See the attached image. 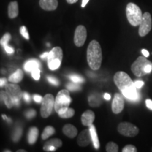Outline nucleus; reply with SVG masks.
Listing matches in <instances>:
<instances>
[{"instance_id":"obj_34","label":"nucleus","mask_w":152,"mask_h":152,"mask_svg":"<svg viewBox=\"0 0 152 152\" xmlns=\"http://www.w3.org/2000/svg\"><path fill=\"white\" fill-rule=\"evenodd\" d=\"M70 78H71L72 81L74 82V83H83V82L85 81V79L83 78V77H82L79 75H76L70 76Z\"/></svg>"},{"instance_id":"obj_13","label":"nucleus","mask_w":152,"mask_h":152,"mask_svg":"<svg viewBox=\"0 0 152 152\" xmlns=\"http://www.w3.org/2000/svg\"><path fill=\"white\" fill-rule=\"evenodd\" d=\"M92 142V136L90 128L86 129L80 133L77 137V144L80 147H85L88 146Z\"/></svg>"},{"instance_id":"obj_18","label":"nucleus","mask_w":152,"mask_h":152,"mask_svg":"<svg viewBox=\"0 0 152 152\" xmlns=\"http://www.w3.org/2000/svg\"><path fill=\"white\" fill-rule=\"evenodd\" d=\"M36 68H40V63L37 59H30L25 63L24 69L27 72H31Z\"/></svg>"},{"instance_id":"obj_38","label":"nucleus","mask_w":152,"mask_h":152,"mask_svg":"<svg viewBox=\"0 0 152 152\" xmlns=\"http://www.w3.org/2000/svg\"><path fill=\"white\" fill-rule=\"evenodd\" d=\"M23 96L24 100L26 101L28 103H30V101H31V97H30V95L28 94V92H24L23 94Z\"/></svg>"},{"instance_id":"obj_15","label":"nucleus","mask_w":152,"mask_h":152,"mask_svg":"<svg viewBox=\"0 0 152 152\" xmlns=\"http://www.w3.org/2000/svg\"><path fill=\"white\" fill-rule=\"evenodd\" d=\"M95 118L94 113L91 110H87L83 113L81 117V121L83 125L90 127L93 124Z\"/></svg>"},{"instance_id":"obj_26","label":"nucleus","mask_w":152,"mask_h":152,"mask_svg":"<svg viewBox=\"0 0 152 152\" xmlns=\"http://www.w3.org/2000/svg\"><path fill=\"white\" fill-rule=\"evenodd\" d=\"M106 150L107 152H118V146L117 144L113 142H110L106 144Z\"/></svg>"},{"instance_id":"obj_31","label":"nucleus","mask_w":152,"mask_h":152,"mask_svg":"<svg viewBox=\"0 0 152 152\" xmlns=\"http://www.w3.org/2000/svg\"><path fill=\"white\" fill-rule=\"evenodd\" d=\"M32 76L35 80H38L40 78V68H36L31 71Z\"/></svg>"},{"instance_id":"obj_40","label":"nucleus","mask_w":152,"mask_h":152,"mask_svg":"<svg viewBox=\"0 0 152 152\" xmlns=\"http://www.w3.org/2000/svg\"><path fill=\"white\" fill-rule=\"evenodd\" d=\"M33 99H34V100H35V102H37V103L42 102V99H43V98L41 96H39V95H37V94L34 95Z\"/></svg>"},{"instance_id":"obj_22","label":"nucleus","mask_w":152,"mask_h":152,"mask_svg":"<svg viewBox=\"0 0 152 152\" xmlns=\"http://www.w3.org/2000/svg\"><path fill=\"white\" fill-rule=\"evenodd\" d=\"M1 100L4 102L6 106L9 109H11L13 106H14L12 98L9 96L8 93L6 92V91H1Z\"/></svg>"},{"instance_id":"obj_41","label":"nucleus","mask_w":152,"mask_h":152,"mask_svg":"<svg viewBox=\"0 0 152 152\" xmlns=\"http://www.w3.org/2000/svg\"><path fill=\"white\" fill-rule=\"evenodd\" d=\"M145 103H146V106H147L148 109H151L152 111V100L149 99H147L145 101Z\"/></svg>"},{"instance_id":"obj_42","label":"nucleus","mask_w":152,"mask_h":152,"mask_svg":"<svg viewBox=\"0 0 152 152\" xmlns=\"http://www.w3.org/2000/svg\"><path fill=\"white\" fill-rule=\"evenodd\" d=\"M7 80L4 78V77H1V80H0V86L1 87H3V86H5L6 84H7Z\"/></svg>"},{"instance_id":"obj_21","label":"nucleus","mask_w":152,"mask_h":152,"mask_svg":"<svg viewBox=\"0 0 152 152\" xmlns=\"http://www.w3.org/2000/svg\"><path fill=\"white\" fill-rule=\"evenodd\" d=\"M23 77V73L20 69H18L17 71L10 75L9 77V81L13 83H18L22 80Z\"/></svg>"},{"instance_id":"obj_10","label":"nucleus","mask_w":152,"mask_h":152,"mask_svg":"<svg viewBox=\"0 0 152 152\" xmlns=\"http://www.w3.org/2000/svg\"><path fill=\"white\" fill-rule=\"evenodd\" d=\"M152 27L151 16L149 12H145L142 16V21L139 28V35L140 37H144L151 31Z\"/></svg>"},{"instance_id":"obj_25","label":"nucleus","mask_w":152,"mask_h":152,"mask_svg":"<svg viewBox=\"0 0 152 152\" xmlns=\"http://www.w3.org/2000/svg\"><path fill=\"white\" fill-rule=\"evenodd\" d=\"M55 133V129L52 126H47L44 130L42 134V140H47L49 137L53 135Z\"/></svg>"},{"instance_id":"obj_7","label":"nucleus","mask_w":152,"mask_h":152,"mask_svg":"<svg viewBox=\"0 0 152 152\" xmlns=\"http://www.w3.org/2000/svg\"><path fill=\"white\" fill-rule=\"evenodd\" d=\"M55 99L51 94H47L43 97L41 104L40 113L42 118H48L52 113V110L54 108Z\"/></svg>"},{"instance_id":"obj_29","label":"nucleus","mask_w":152,"mask_h":152,"mask_svg":"<svg viewBox=\"0 0 152 152\" xmlns=\"http://www.w3.org/2000/svg\"><path fill=\"white\" fill-rule=\"evenodd\" d=\"M79 83H68L67 85H66V87L68 90L71 91H75V90H80L81 87L80 85H78Z\"/></svg>"},{"instance_id":"obj_19","label":"nucleus","mask_w":152,"mask_h":152,"mask_svg":"<svg viewBox=\"0 0 152 152\" xmlns=\"http://www.w3.org/2000/svg\"><path fill=\"white\" fill-rule=\"evenodd\" d=\"M39 130L36 127H32L30 128L28 132V142L30 144H34L37 141Z\"/></svg>"},{"instance_id":"obj_49","label":"nucleus","mask_w":152,"mask_h":152,"mask_svg":"<svg viewBox=\"0 0 152 152\" xmlns=\"http://www.w3.org/2000/svg\"><path fill=\"white\" fill-rule=\"evenodd\" d=\"M1 116H2V118H4V120H6V121H11L10 118H9L7 117V115H1Z\"/></svg>"},{"instance_id":"obj_3","label":"nucleus","mask_w":152,"mask_h":152,"mask_svg":"<svg viewBox=\"0 0 152 152\" xmlns=\"http://www.w3.org/2000/svg\"><path fill=\"white\" fill-rule=\"evenodd\" d=\"M131 71L137 77H142L152 71V63L145 56H139L132 64Z\"/></svg>"},{"instance_id":"obj_43","label":"nucleus","mask_w":152,"mask_h":152,"mask_svg":"<svg viewBox=\"0 0 152 152\" xmlns=\"http://www.w3.org/2000/svg\"><path fill=\"white\" fill-rule=\"evenodd\" d=\"M142 54L144 55V56H145L146 58H147V57L149 56V52H148L147 50H146V49H142Z\"/></svg>"},{"instance_id":"obj_11","label":"nucleus","mask_w":152,"mask_h":152,"mask_svg":"<svg viewBox=\"0 0 152 152\" xmlns=\"http://www.w3.org/2000/svg\"><path fill=\"white\" fill-rule=\"evenodd\" d=\"M87 39V29L84 26H80L76 28L74 35V43L77 47H83Z\"/></svg>"},{"instance_id":"obj_48","label":"nucleus","mask_w":152,"mask_h":152,"mask_svg":"<svg viewBox=\"0 0 152 152\" xmlns=\"http://www.w3.org/2000/svg\"><path fill=\"white\" fill-rule=\"evenodd\" d=\"M66 1H67V2L68 4H75V3L77 2L78 0H66Z\"/></svg>"},{"instance_id":"obj_24","label":"nucleus","mask_w":152,"mask_h":152,"mask_svg":"<svg viewBox=\"0 0 152 152\" xmlns=\"http://www.w3.org/2000/svg\"><path fill=\"white\" fill-rule=\"evenodd\" d=\"M102 103L100 96L98 94H92L89 96V104L92 107H96Z\"/></svg>"},{"instance_id":"obj_1","label":"nucleus","mask_w":152,"mask_h":152,"mask_svg":"<svg viewBox=\"0 0 152 152\" xmlns=\"http://www.w3.org/2000/svg\"><path fill=\"white\" fill-rule=\"evenodd\" d=\"M113 80L127 99L132 102H137L140 99V94L137 91V87L126 73L123 71L117 72L114 75Z\"/></svg>"},{"instance_id":"obj_30","label":"nucleus","mask_w":152,"mask_h":152,"mask_svg":"<svg viewBox=\"0 0 152 152\" xmlns=\"http://www.w3.org/2000/svg\"><path fill=\"white\" fill-rule=\"evenodd\" d=\"M11 35L10 33H5L4 35H3V37L1 38V41H0V42H1V45H2V46H5V45H8V42L11 39Z\"/></svg>"},{"instance_id":"obj_8","label":"nucleus","mask_w":152,"mask_h":152,"mask_svg":"<svg viewBox=\"0 0 152 152\" xmlns=\"http://www.w3.org/2000/svg\"><path fill=\"white\" fill-rule=\"evenodd\" d=\"M5 91L8 93L9 96L12 98L14 102V106H19L20 104V100L21 99L23 94L22 91L20 90V87L15 83H10V84H6Z\"/></svg>"},{"instance_id":"obj_46","label":"nucleus","mask_w":152,"mask_h":152,"mask_svg":"<svg viewBox=\"0 0 152 152\" xmlns=\"http://www.w3.org/2000/svg\"><path fill=\"white\" fill-rule=\"evenodd\" d=\"M104 97L106 100L109 101V100L111 99V95H110L109 94H108V93H105V94H104Z\"/></svg>"},{"instance_id":"obj_4","label":"nucleus","mask_w":152,"mask_h":152,"mask_svg":"<svg viewBox=\"0 0 152 152\" xmlns=\"http://www.w3.org/2000/svg\"><path fill=\"white\" fill-rule=\"evenodd\" d=\"M71 102V97L70 96L69 91L67 90H61L55 98V111L58 114L64 113L69 108Z\"/></svg>"},{"instance_id":"obj_36","label":"nucleus","mask_w":152,"mask_h":152,"mask_svg":"<svg viewBox=\"0 0 152 152\" xmlns=\"http://www.w3.org/2000/svg\"><path fill=\"white\" fill-rule=\"evenodd\" d=\"M47 80H48L49 83H52V85H56V86H58V85H59V81H58L56 77H52V76H48V77H47Z\"/></svg>"},{"instance_id":"obj_50","label":"nucleus","mask_w":152,"mask_h":152,"mask_svg":"<svg viewBox=\"0 0 152 152\" xmlns=\"http://www.w3.org/2000/svg\"><path fill=\"white\" fill-rule=\"evenodd\" d=\"M26 150H22V149H20V150H18L17 152H26Z\"/></svg>"},{"instance_id":"obj_9","label":"nucleus","mask_w":152,"mask_h":152,"mask_svg":"<svg viewBox=\"0 0 152 152\" xmlns=\"http://www.w3.org/2000/svg\"><path fill=\"white\" fill-rule=\"evenodd\" d=\"M118 131L120 134L123 136L133 137L137 135L139 133V128L136 125L132 124L130 123L123 122L120 123L118 126Z\"/></svg>"},{"instance_id":"obj_33","label":"nucleus","mask_w":152,"mask_h":152,"mask_svg":"<svg viewBox=\"0 0 152 152\" xmlns=\"http://www.w3.org/2000/svg\"><path fill=\"white\" fill-rule=\"evenodd\" d=\"M122 151L123 152H137V148L134 147V145L128 144V145H126L124 148H123Z\"/></svg>"},{"instance_id":"obj_37","label":"nucleus","mask_w":152,"mask_h":152,"mask_svg":"<svg viewBox=\"0 0 152 152\" xmlns=\"http://www.w3.org/2000/svg\"><path fill=\"white\" fill-rule=\"evenodd\" d=\"M4 49L6 51V52L7 53V54H13V53L14 52V49L12 48V47H9L8 45H5V46H4Z\"/></svg>"},{"instance_id":"obj_32","label":"nucleus","mask_w":152,"mask_h":152,"mask_svg":"<svg viewBox=\"0 0 152 152\" xmlns=\"http://www.w3.org/2000/svg\"><path fill=\"white\" fill-rule=\"evenodd\" d=\"M20 33L21 34L23 37L25 39H26L27 40L30 39V36H29V33H28L27 28L26 26H23L20 28Z\"/></svg>"},{"instance_id":"obj_44","label":"nucleus","mask_w":152,"mask_h":152,"mask_svg":"<svg viewBox=\"0 0 152 152\" xmlns=\"http://www.w3.org/2000/svg\"><path fill=\"white\" fill-rule=\"evenodd\" d=\"M57 148L56 147H54V146H50L48 149H47V151H55L56 150Z\"/></svg>"},{"instance_id":"obj_27","label":"nucleus","mask_w":152,"mask_h":152,"mask_svg":"<svg viewBox=\"0 0 152 152\" xmlns=\"http://www.w3.org/2000/svg\"><path fill=\"white\" fill-rule=\"evenodd\" d=\"M75 114V110L72 108H68L64 113L58 114L59 117L62 118H70L73 117Z\"/></svg>"},{"instance_id":"obj_39","label":"nucleus","mask_w":152,"mask_h":152,"mask_svg":"<svg viewBox=\"0 0 152 152\" xmlns=\"http://www.w3.org/2000/svg\"><path fill=\"white\" fill-rule=\"evenodd\" d=\"M134 85H135V87H137V89L142 88V86L144 85V83L142 80H137L134 82Z\"/></svg>"},{"instance_id":"obj_23","label":"nucleus","mask_w":152,"mask_h":152,"mask_svg":"<svg viewBox=\"0 0 152 152\" xmlns=\"http://www.w3.org/2000/svg\"><path fill=\"white\" fill-rule=\"evenodd\" d=\"M50 146H54L56 148H59L62 146V141L59 139H52V140H50L49 141L46 142L44 146L43 149L45 150V151H47V150L48 148L50 147Z\"/></svg>"},{"instance_id":"obj_35","label":"nucleus","mask_w":152,"mask_h":152,"mask_svg":"<svg viewBox=\"0 0 152 152\" xmlns=\"http://www.w3.org/2000/svg\"><path fill=\"white\" fill-rule=\"evenodd\" d=\"M25 115H26V118H27L31 119V118H33V117L35 116L36 111L34 109H30L29 111L26 112Z\"/></svg>"},{"instance_id":"obj_20","label":"nucleus","mask_w":152,"mask_h":152,"mask_svg":"<svg viewBox=\"0 0 152 152\" xmlns=\"http://www.w3.org/2000/svg\"><path fill=\"white\" fill-rule=\"evenodd\" d=\"M90 130L91 132V136H92V142L94 145V148L96 149H99L100 147V144L99 141V138L97 136V133H96V128L94 125H92L90 126Z\"/></svg>"},{"instance_id":"obj_16","label":"nucleus","mask_w":152,"mask_h":152,"mask_svg":"<svg viewBox=\"0 0 152 152\" xmlns=\"http://www.w3.org/2000/svg\"><path fill=\"white\" fill-rule=\"evenodd\" d=\"M63 132L69 138H75L77 134V130L75 126L71 124H67L64 125L63 128Z\"/></svg>"},{"instance_id":"obj_2","label":"nucleus","mask_w":152,"mask_h":152,"mask_svg":"<svg viewBox=\"0 0 152 152\" xmlns=\"http://www.w3.org/2000/svg\"><path fill=\"white\" fill-rule=\"evenodd\" d=\"M87 60L88 65L93 71L99 70L102 62V51L99 43L92 40L87 50Z\"/></svg>"},{"instance_id":"obj_12","label":"nucleus","mask_w":152,"mask_h":152,"mask_svg":"<svg viewBox=\"0 0 152 152\" xmlns=\"http://www.w3.org/2000/svg\"><path fill=\"white\" fill-rule=\"evenodd\" d=\"M125 102L123 99L122 95L118 93H116L114 95V98L112 102V111L115 114H118L121 113L124 109Z\"/></svg>"},{"instance_id":"obj_17","label":"nucleus","mask_w":152,"mask_h":152,"mask_svg":"<svg viewBox=\"0 0 152 152\" xmlns=\"http://www.w3.org/2000/svg\"><path fill=\"white\" fill-rule=\"evenodd\" d=\"M19 13L18 4L16 1H11L8 6V16L10 18L13 19L18 16Z\"/></svg>"},{"instance_id":"obj_47","label":"nucleus","mask_w":152,"mask_h":152,"mask_svg":"<svg viewBox=\"0 0 152 152\" xmlns=\"http://www.w3.org/2000/svg\"><path fill=\"white\" fill-rule=\"evenodd\" d=\"M89 1H90V0H83V1H82L81 7H83V8H85V6H86L87 4V3L89 2Z\"/></svg>"},{"instance_id":"obj_5","label":"nucleus","mask_w":152,"mask_h":152,"mask_svg":"<svg viewBox=\"0 0 152 152\" xmlns=\"http://www.w3.org/2000/svg\"><path fill=\"white\" fill-rule=\"evenodd\" d=\"M125 11L127 18L131 26L134 27L140 26L143 16V14L140 7L135 4L130 2L128 4Z\"/></svg>"},{"instance_id":"obj_28","label":"nucleus","mask_w":152,"mask_h":152,"mask_svg":"<svg viewBox=\"0 0 152 152\" xmlns=\"http://www.w3.org/2000/svg\"><path fill=\"white\" fill-rule=\"evenodd\" d=\"M22 132H23V130L21 128H20V127L17 128L14 132V134H13V137H12L13 141L14 142H18V140H20V137L22 135Z\"/></svg>"},{"instance_id":"obj_6","label":"nucleus","mask_w":152,"mask_h":152,"mask_svg":"<svg viewBox=\"0 0 152 152\" xmlns=\"http://www.w3.org/2000/svg\"><path fill=\"white\" fill-rule=\"evenodd\" d=\"M63 58V50L59 47H54L49 52L47 57L48 67L52 71H55L60 67Z\"/></svg>"},{"instance_id":"obj_14","label":"nucleus","mask_w":152,"mask_h":152,"mask_svg":"<svg viewBox=\"0 0 152 152\" xmlns=\"http://www.w3.org/2000/svg\"><path fill=\"white\" fill-rule=\"evenodd\" d=\"M39 4L43 10L54 11L58 7V0H39Z\"/></svg>"},{"instance_id":"obj_45","label":"nucleus","mask_w":152,"mask_h":152,"mask_svg":"<svg viewBox=\"0 0 152 152\" xmlns=\"http://www.w3.org/2000/svg\"><path fill=\"white\" fill-rule=\"evenodd\" d=\"M49 52H45L44 54L40 55V58H42V59H45V58H47V57L49 56Z\"/></svg>"}]
</instances>
